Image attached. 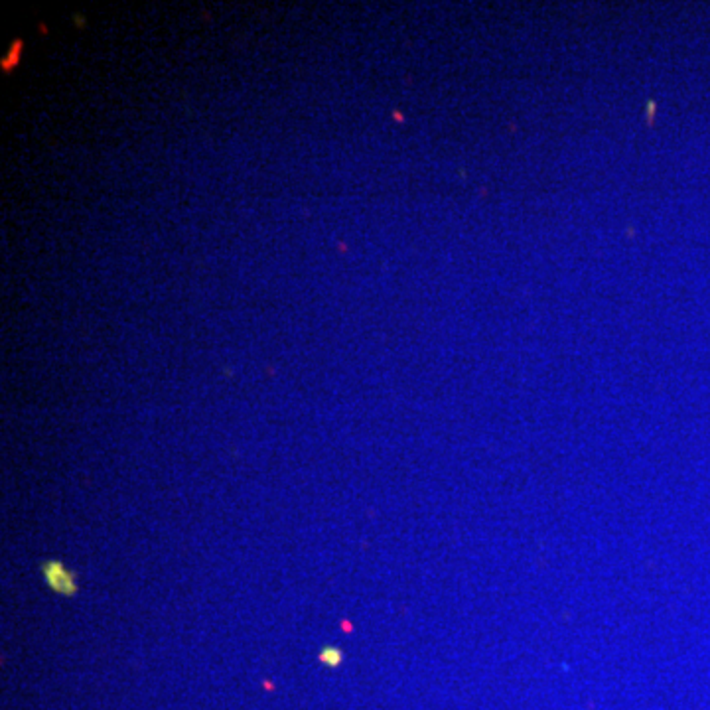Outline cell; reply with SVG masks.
<instances>
[{"label":"cell","mask_w":710,"mask_h":710,"mask_svg":"<svg viewBox=\"0 0 710 710\" xmlns=\"http://www.w3.org/2000/svg\"><path fill=\"white\" fill-rule=\"evenodd\" d=\"M43 578L53 592L62 596H74L77 592L74 575L60 561H48L42 564Z\"/></svg>","instance_id":"6da1fadb"},{"label":"cell","mask_w":710,"mask_h":710,"mask_svg":"<svg viewBox=\"0 0 710 710\" xmlns=\"http://www.w3.org/2000/svg\"><path fill=\"white\" fill-rule=\"evenodd\" d=\"M320 661L326 663V665H337L342 661V651L335 648H326L322 653H320Z\"/></svg>","instance_id":"7a4b0ae2"}]
</instances>
